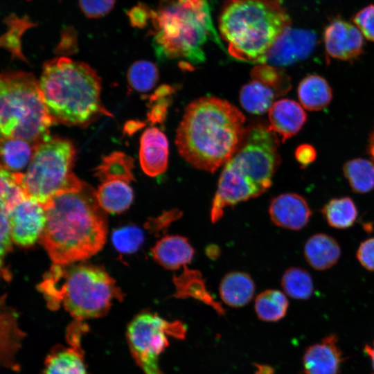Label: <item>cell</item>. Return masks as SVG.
I'll return each mask as SVG.
<instances>
[{
  "instance_id": "obj_1",
  "label": "cell",
  "mask_w": 374,
  "mask_h": 374,
  "mask_svg": "<svg viewBox=\"0 0 374 374\" xmlns=\"http://www.w3.org/2000/svg\"><path fill=\"white\" fill-rule=\"evenodd\" d=\"M44 206L46 224L39 239L53 264L84 260L102 249L107 235V212L90 185L78 179Z\"/></svg>"
},
{
  "instance_id": "obj_2",
  "label": "cell",
  "mask_w": 374,
  "mask_h": 374,
  "mask_svg": "<svg viewBox=\"0 0 374 374\" xmlns=\"http://www.w3.org/2000/svg\"><path fill=\"white\" fill-rule=\"evenodd\" d=\"M245 117L226 100L205 96L185 109L175 143L192 166L214 172L234 155L244 138Z\"/></svg>"
},
{
  "instance_id": "obj_3",
  "label": "cell",
  "mask_w": 374,
  "mask_h": 374,
  "mask_svg": "<svg viewBox=\"0 0 374 374\" xmlns=\"http://www.w3.org/2000/svg\"><path fill=\"white\" fill-rule=\"evenodd\" d=\"M278 139L269 127L247 129L234 155L225 163L211 208V220H220L227 207L257 197L271 186L280 163Z\"/></svg>"
},
{
  "instance_id": "obj_4",
  "label": "cell",
  "mask_w": 374,
  "mask_h": 374,
  "mask_svg": "<svg viewBox=\"0 0 374 374\" xmlns=\"http://www.w3.org/2000/svg\"><path fill=\"white\" fill-rule=\"evenodd\" d=\"M291 19L281 0H226L218 28L234 58L264 64L265 57L290 27Z\"/></svg>"
},
{
  "instance_id": "obj_5",
  "label": "cell",
  "mask_w": 374,
  "mask_h": 374,
  "mask_svg": "<svg viewBox=\"0 0 374 374\" xmlns=\"http://www.w3.org/2000/svg\"><path fill=\"white\" fill-rule=\"evenodd\" d=\"M39 85L55 123L89 124L99 114H111L100 100L101 80L88 64L65 57L43 66Z\"/></svg>"
},
{
  "instance_id": "obj_6",
  "label": "cell",
  "mask_w": 374,
  "mask_h": 374,
  "mask_svg": "<svg viewBox=\"0 0 374 374\" xmlns=\"http://www.w3.org/2000/svg\"><path fill=\"white\" fill-rule=\"evenodd\" d=\"M155 51L161 59H180L190 65L205 60L208 39L220 45L207 0H161L152 9Z\"/></svg>"
},
{
  "instance_id": "obj_7",
  "label": "cell",
  "mask_w": 374,
  "mask_h": 374,
  "mask_svg": "<svg viewBox=\"0 0 374 374\" xmlns=\"http://www.w3.org/2000/svg\"><path fill=\"white\" fill-rule=\"evenodd\" d=\"M38 290L51 310L62 305L74 320L82 321L105 316L114 300L123 298L105 270L84 264H53Z\"/></svg>"
},
{
  "instance_id": "obj_8",
  "label": "cell",
  "mask_w": 374,
  "mask_h": 374,
  "mask_svg": "<svg viewBox=\"0 0 374 374\" xmlns=\"http://www.w3.org/2000/svg\"><path fill=\"white\" fill-rule=\"evenodd\" d=\"M0 130L3 137L16 138L35 145L54 124L33 74L20 71L3 73L0 80Z\"/></svg>"
},
{
  "instance_id": "obj_9",
  "label": "cell",
  "mask_w": 374,
  "mask_h": 374,
  "mask_svg": "<svg viewBox=\"0 0 374 374\" xmlns=\"http://www.w3.org/2000/svg\"><path fill=\"white\" fill-rule=\"evenodd\" d=\"M75 155L69 140L52 136H44L34 145L32 159L22 185L28 197L44 206L55 194L78 178L72 172Z\"/></svg>"
},
{
  "instance_id": "obj_10",
  "label": "cell",
  "mask_w": 374,
  "mask_h": 374,
  "mask_svg": "<svg viewBox=\"0 0 374 374\" xmlns=\"http://www.w3.org/2000/svg\"><path fill=\"white\" fill-rule=\"evenodd\" d=\"M186 329L179 321H168L156 313H139L127 326L130 351L144 374H163L159 357L169 345L168 337L182 339Z\"/></svg>"
},
{
  "instance_id": "obj_11",
  "label": "cell",
  "mask_w": 374,
  "mask_h": 374,
  "mask_svg": "<svg viewBox=\"0 0 374 374\" xmlns=\"http://www.w3.org/2000/svg\"><path fill=\"white\" fill-rule=\"evenodd\" d=\"M87 330L82 321L74 320L66 332L68 346L54 347L46 357L44 374H89L81 348V335Z\"/></svg>"
},
{
  "instance_id": "obj_12",
  "label": "cell",
  "mask_w": 374,
  "mask_h": 374,
  "mask_svg": "<svg viewBox=\"0 0 374 374\" xmlns=\"http://www.w3.org/2000/svg\"><path fill=\"white\" fill-rule=\"evenodd\" d=\"M8 215L14 242L29 247L40 238L46 224V211L42 204L26 197L15 205Z\"/></svg>"
},
{
  "instance_id": "obj_13",
  "label": "cell",
  "mask_w": 374,
  "mask_h": 374,
  "mask_svg": "<svg viewBox=\"0 0 374 374\" xmlns=\"http://www.w3.org/2000/svg\"><path fill=\"white\" fill-rule=\"evenodd\" d=\"M317 42L313 32L290 27L269 51L264 64L281 67L296 63L310 55Z\"/></svg>"
},
{
  "instance_id": "obj_14",
  "label": "cell",
  "mask_w": 374,
  "mask_h": 374,
  "mask_svg": "<svg viewBox=\"0 0 374 374\" xmlns=\"http://www.w3.org/2000/svg\"><path fill=\"white\" fill-rule=\"evenodd\" d=\"M323 42L328 55L341 60L356 58L364 46L363 35L356 26L340 18L333 19L326 27Z\"/></svg>"
},
{
  "instance_id": "obj_15",
  "label": "cell",
  "mask_w": 374,
  "mask_h": 374,
  "mask_svg": "<svg viewBox=\"0 0 374 374\" xmlns=\"http://www.w3.org/2000/svg\"><path fill=\"white\" fill-rule=\"evenodd\" d=\"M269 214L271 220L277 226L299 231L308 224L312 211L303 196L294 193H286L271 199Z\"/></svg>"
},
{
  "instance_id": "obj_16",
  "label": "cell",
  "mask_w": 374,
  "mask_h": 374,
  "mask_svg": "<svg viewBox=\"0 0 374 374\" xmlns=\"http://www.w3.org/2000/svg\"><path fill=\"white\" fill-rule=\"evenodd\" d=\"M344 358L335 335L307 348L303 357L305 374H338Z\"/></svg>"
},
{
  "instance_id": "obj_17",
  "label": "cell",
  "mask_w": 374,
  "mask_h": 374,
  "mask_svg": "<svg viewBox=\"0 0 374 374\" xmlns=\"http://www.w3.org/2000/svg\"><path fill=\"white\" fill-rule=\"evenodd\" d=\"M139 160L143 171L150 177L163 174L168 166V141L158 128L149 127L140 140Z\"/></svg>"
},
{
  "instance_id": "obj_18",
  "label": "cell",
  "mask_w": 374,
  "mask_h": 374,
  "mask_svg": "<svg viewBox=\"0 0 374 374\" xmlns=\"http://www.w3.org/2000/svg\"><path fill=\"white\" fill-rule=\"evenodd\" d=\"M268 112L269 128L282 137L283 142L296 134L307 120L301 105L291 99L274 102Z\"/></svg>"
},
{
  "instance_id": "obj_19",
  "label": "cell",
  "mask_w": 374,
  "mask_h": 374,
  "mask_svg": "<svg viewBox=\"0 0 374 374\" xmlns=\"http://www.w3.org/2000/svg\"><path fill=\"white\" fill-rule=\"evenodd\" d=\"M154 260L166 269L176 270L190 262L195 251L185 237L167 235L150 249Z\"/></svg>"
},
{
  "instance_id": "obj_20",
  "label": "cell",
  "mask_w": 374,
  "mask_h": 374,
  "mask_svg": "<svg viewBox=\"0 0 374 374\" xmlns=\"http://www.w3.org/2000/svg\"><path fill=\"white\" fill-rule=\"evenodd\" d=\"M341 247L332 236L316 233L310 237L304 245V257L314 269L324 271L333 267L341 256Z\"/></svg>"
},
{
  "instance_id": "obj_21",
  "label": "cell",
  "mask_w": 374,
  "mask_h": 374,
  "mask_svg": "<svg viewBox=\"0 0 374 374\" xmlns=\"http://www.w3.org/2000/svg\"><path fill=\"white\" fill-rule=\"evenodd\" d=\"M219 292L225 304L233 308H240L252 299L255 292V284L248 274L232 271L222 278Z\"/></svg>"
},
{
  "instance_id": "obj_22",
  "label": "cell",
  "mask_w": 374,
  "mask_h": 374,
  "mask_svg": "<svg viewBox=\"0 0 374 374\" xmlns=\"http://www.w3.org/2000/svg\"><path fill=\"white\" fill-rule=\"evenodd\" d=\"M96 196L101 208L107 213H120L131 205L134 194L130 183L122 180L100 182Z\"/></svg>"
},
{
  "instance_id": "obj_23",
  "label": "cell",
  "mask_w": 374,
  "mask_h": 374,
  "mask_svg": "<svg viewBox=\"0 0 374 374\" xmlns=\"http://www.w3.org/2000/svg\"><path fill=\"white\" fill-rule=\"evenodd\" d=\"M298 98L301 106L309 111H319L327 107L332 98V89L321 75L305 76L299 84Z\"/></svg>"
},
{
  "instance_id": "obj_24",
  "label": "cell",
  "mask_w": 374,
  "mask_h": 374,
  "mask_svg": "<svg viewBox=\"0 0 374 374\" xmlns=\"http://www.w3.org/2000/svg\"><path fill=\"white\" fill-rule=\"evenodd\" d=\"M276 96V93L271 87L252 80L242 87L240 102L247 112L262 114L269 110Z\"/></svg>"
},
{
  "instance_id": "obj_25",
  "label": "cell",
  "mask_w": 374,
  "mask_h": 374,
  "mask_svg": "<svg viewBox=\"0 0 374 374\" xmlns=\"http://www.w3.org/2000/svg\"><path fill=\"white\" fill-rule=\"evenodd\" d=\"M134 159L121 152H114L103 158L95 168V176L100 182L122 180L130 183L134 179L132 169Z\"/></svg>"
},
{
  "instance_id": "obj_26",
  "label": "cell",
  "mask_w": 374,
  "mask_h": 374,
  "mask_svg": "<svg viewBox=\"0 0 374 374\" xmlns=\"http://www.w3.org/2000/svg\"><path fill=\"white\" fill-rule=\"evenodd\" d=\"M34 152V145L16 138L1 136V167L12 172L24 168L30 163Z\"/></svg>"
},
{
  "instance_id": "obj_27",
  "label": "cell",
  "mask_w": 374,
  "mask_h": 374,
  "mask_svg": "<svg viewBox=\"0 0 374 374\" xmlns=\"http://www.w3.org/2000/svg\"><path fill=\"white\" fill-rule=\"evenodd\" d=\"M328 224L337 229H346L355 222L358 211L354 201L348 197L333 198L321 208Z\"/></svg>"
},
{
  "instance_id": "obj_28",
  "label": "cell",
  "mask_w": 374,
  "mask_h": 374,
  "mask_svg": "<svg viewBox=\"0 0 374 374\" xmlns=\"http://www.w3.org/2000/svg\"><path fill=\"white\" fill-rule=\"evenodd\" d=\"M176 286V297H193L212 306L219 314L224 310L219 303H216L206 289L200 274L195 271L185 269L182 275L174 279Z\"/></svg>"
},
{
  "instance_id": "obj_29",
  "label": "cell",
  "mask_w": 374,
  "mask_h": 374,
  "mask_svg": "<svg viewBox=\"0 0 374 374\" xmlns=\"http://www.w3.org/2000/svg\"><path fill=\"white\" fill-rule=\"evenodd\" d=\"M343 172L353 192L367 193L374 190V163L371 160H348L343 166Z\"/></svg>"
},
{
  "instance_id": "obj_30",
  "label": "cell",
  "mask_w": 374,
  "mask_h": 374,
  "mask_svg": "<svg viewBox=\"0 0 374 374\" xmlns=\"http://www.w3.org/2000/svg\"><path fill=\"white\" fill-rule=\"evenodd\" d=\"M254 306L256 313L260 320L277 321L285 316L289 302L283 292L271 289L257 296Z\"/></svg>"
},
{
  "instance_id": "obj_31",
  "label": "cell",
  "mask_w": 374,
  "mask_h": 374,
  "mask_svg": "<svg viewBox=\"0 0 374 374\" xmlns=\"http://www.w3.org/2000/svg\"><path fill=\"white\" fill-rule=\"evenodd\" d=\"M281 285L286 294L299 300L309 299L314 292L311 275L307 270L299 267H290L285 271Z\"/></svg>"
},
{
  "instance_id": "obj_32",
  "label": "cell",
  "mask_w": 374,
  "mask_h": 374,
  "mask_svg": "<svg viewBox=\"0 0 374 374\" xmlns=\"http://www.w3.org/2000/svg\"><path fill=\"white\" fill-rule=\"evenodd\" d=\"M22 175L1 168V208L8 213L28 197L22 185Z\"/></svg>"
},
{
  "instance_id": "obj_33",
  "label": "cell",
  "mask_w": 374,
  "mask_h": 374,
  "mask_svg": "<svg viewBox=\"0 0 374 374\" xmlns=\"http://www.w3.org/2000/svg\"><path fill=\"white\" fill-rule=\"evenodd\" d=\"M8 31L1 38V45L17 56L25 60L21 50V37L28 28L35 24L27 16L20 18L14 14L8 16L5 20Z\"/></svg>"
},
{
  "instance_id": "obj_34",
  "label": "cell",
  "mask_w": 374,
  "mask_h": 374,
  "mask_svg": "<svg viewBox=\"0 0 374 374\" xmlns=\"http://www.w3.org/2000/svg\"><path fill=\"white\" fill-rule=\"evenodd\" d=\"M159 72L156 65L147 60H139L130 67L127 79L130 86L139 92L151 90L158 81Z\"/></svg>"
},
{
  "instance_id": "obj_35",
  "label": "cell",
  "mask_w": 374,
  "mask_h": 374,
  "mask_svg": "<svg viewBox=\"0 0 374 374\" xmlns=\"http://www.w3.org/2000/svg\"><path fill=\"white\" fill-rule=\"evenodd\" d=\"M251 78L271 87L277 96L286 93L291 87L289 76L278 67L267 64H260L253 68Z\"/></svg>"
},
{
  "instance_id": "obj_36",
  "label": "cell",
  "mask_w": 374,
  "mask_h": 374,
  "mask_svg": "<svg viewBox=\"0 0 374 374\" xmlns=\"http://www.w3.org/2000/svg\"><path fill=\"white\" fill-rule=\"evenodd\" d=\"M144 240L143 231L135 226H127L115 230L112 242L115 248L121 253L136 251Z\"/></svg>"
},
{
  "instance_id": "obj_37",
  "label": "cell",
  "mask_w": 374,
  "mask_h": 374,
  "mask_svg": "<svg viewBox=\"0 0 374 374\" xmlns=\"http://www.w3.org/2000/svg\"><path fill=\"white\" fill-rule=\"evenodd\" d=\"M353 21L363 36L374 42V5L371 4L357 12Z\"/></svg>"
},
{
  "instance_id": "obj_38",
  "label": "cell",
  "mask_w": 374,
  "mask_h": 374,
  "mask_svg": "<svg viewBox=\"0 0 374 374\" xmlns=\"http://www.w3.org/2000/svg\"><path fill=\"white\" fill-rule=\"evenodd\" d=\"M116 0H78L79 7L88 18L96 19L109 14Z\"/></svg>"
},
{
  "instance_id": "obj_39",
  "label": "cell",
  "mask_w": 374,
  "mask_h": 374,
  "mask_svg": "<svg viewBox=\"0 0 374 374\" xmlns=\"http://www.w3.org/2000/svg\"><path fill=\"white\" fill-rule=\"evenodd\" d=\"M356 258L364 268L374 271V237L361 242L356 252Z\"/></svg>"
},
{
  "instance_id": "obj_40",
  "label": "cell",
  "mask_w": 374,
  "mask_h": 374,
  "mask_svg": "<svg viewBox=\"0 0 374 374\" xmlns=\"http://www.w3.org/2000/svg\"><path fill=\"white\" fill-rule=\"evenodd\" d=\"M12 237L8 212L1 208V259L11 250Z\"/></svg>"
},
{
  "instance_id": "obj_41",
  "label": "cell",
  "mask_w": 374,
  "mask_h": 374,
  "mask_svg": "<svg viewBox=\"0 0 374 374\" xmlns=\"http://www.w3.org/2000/svg\"><path fill=\"white\" fill-rule=\"evenodd\" d=\"M151 10L146 5L141 3L133 7L127 13L131 25L138 28L146 26L150 20Z\"/></svg>"
},
{
  "instance_id": "obj_42",
  "label": "cell",
  "mask_w": 374,
  "mask_h": 374,
  "mask_svg": "<svg viewBox=\"0 0 374 374\" xmlns=\"http://www.w3.org/2000/svg\"><path fill=\"white\" fill-rule=\"evenodd\" d=\"M181 212L177 209L167 211L154 219H150L148 221L145 226L149 229L157 231L167 227L174 220H177L181 215Z\"/></svg>"
},
{
  "instance_id": "obj_43",
  "label": "cell",
  "mask_w": 374,
  "mask_h": 374,
  "mask_svg": "<svg viewBox=\"0 0 374 374\" xmlns=\"http://www.w3.org/2000/svg\"><path fill=\"white\" fill-rule=\"evenodd\" d=\"M316 150L310 144H301L295 150V158L301 168L308 166L316 159Z\"/></svg>"
},
{
  "instance_id": "obj_44",
  "label": "cell",
  "mask_w": 374,
  "mask_h": 374,
  "mask_svg": "<svg viewBox=\"0 0 374 374\" xmlns=\"http://www.w3.org/2000/svg\"><path fill=\"white\" fill-rule=\"evenodd\" d=\"M166 105L165 103H159L154 105L149 114V119L153 122H161L166 113Z\"/></svg>"
},
{
  "instance_id": "obj_45",
  "label": "cell",
  "mask_w": 374,
  "mask_h": 374,
  "mask_svg": "<svg viewBox=\"0 0 374 374\" xmlns=\"http://www.w3.org/2000/svg\"><path fill=\"white\" fill-rule=\"evenodd\" d=\"M364 352L370 357L372 367L374 371V340L372 344H366L365 346Z\"/></svg>"
},
{
  "instance_id": "obj_46",
  "label": "cell",
  "mask_w": 374,
  "mask_h": 374,
  "mask_svg": "<svg viewBox=\"0 0 374 374\" xmlns=\"http://www.w3.org/2000/svg\"><path fill=\"white\" fill-rule=\"evenodd\" d=\"M368 153L371 157V160L374 163V128L370 135L368 145Z\"/></svg>"
},
{
  "instance_id": "obj_47",
  "label": "cell",
  "mask_w": 374,
  "mask_h": 374,
  "mask_svg": "<svg viewBox=\"0 0 374 374\" xmlns=\"http://www.w3.org/2000/svg\"><path fill=\"white\" fill-rule=\"evenodd\" d=\"M140 122L130 121L125 127V130H127L128 133L134 132L139 126H143V125H139Z\"/></svg>"
},
{
  "instance_id": "obj_48",
  "label": "cell",
  "mask_w": 374,
  "mask_h": 374,
  "mask_svg": "<svg viewBox=\"0 0 374 374\" xmlns=\"http://www.w3.org/2000/svg\"><path fill=\"white\" fill-rule=\"evenodd\" d=\"M258 373H260V374H272L273 373V369L271 367H269L267 366H260V369H259Z\"/></svg>"
},
{
  "instance_id": "obj_49",
  "label": "cell",
  "mask_w": 374,
  "mask_h": 374,
  "mask_svg": "<svg viewBox=\"0 0 374 374\" xmlns=\"http://www.w3.org/2000/svg\"><path fill=\"white\" fill-rule=\"evenodd\" d=\"M28 1H29V0H28Z\"/></svg>"
},
{
  "instance_id": "obj_50",
  "label": "cell",
  "mask_w": 374,
  "mask_h": 374,
  "mask_svg": "<svg viewBox=\"0 0 374 374\" xmlns=\"http://www.w3.org/2000/svg\"><path fill=\"white\" fill-rule=\"evenodd\" d=\"M374 374V373H373Z\"/></svg>"
}]
</instances>
